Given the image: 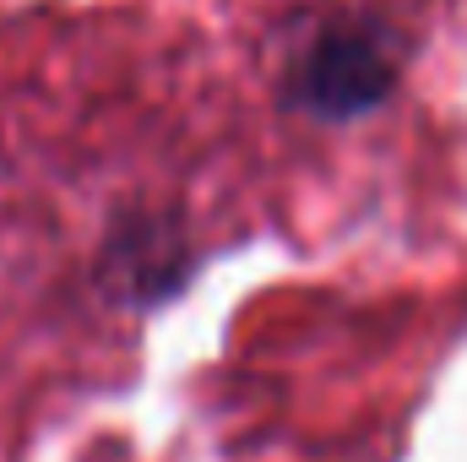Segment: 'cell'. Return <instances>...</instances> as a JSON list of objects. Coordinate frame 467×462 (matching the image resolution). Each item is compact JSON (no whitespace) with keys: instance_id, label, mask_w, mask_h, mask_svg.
I'll return each mask as SVG.
<instances>
[{"instance_id":"6da1fadb","label":"cell","mask_w":467,"mask_h":462,"mask_svg":"<svg viewBox=\"0 0 467 462\" xmlns=\"http://www.w3.org/2000/svg\"><path fill=\"white\" fill-rule=\"evenodd\" d=\"M391 88V60L358 38V33H332L310 49L299 66V104L316 115H358Z\"/></svg>"}]
</instances>
